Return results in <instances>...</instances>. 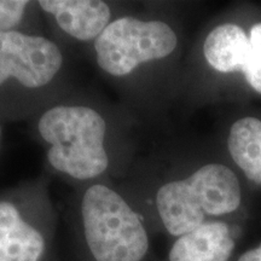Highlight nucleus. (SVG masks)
Masks as SVG:
<instances>
[{"label": "nucleus", "mask_w": 261, "mask_h": 261, "mask_svg": "<svg viewBox=\"0 0 261 261\" xmlns=\"http://www.w3.org/2000/svg\"><path fill=\"white\" fill-rule=\"evenodd\" d=\"M138 116L122 104L73 89L32 119L48 171L74 188L120 184L136 162Z\"/></svg>", "instance_id": "nucleus-1"}, {"label": "nucleus", "mask_w": 261, "mask_h": 261, "mask_svg": "<svg viewBox=\"0 0 261 261\" xmlns=\"http://www.w3.org/2000/svg\"><path fill=\"white\" fill-rule=\"evenodd\" d=\"M75 189L70 223L80 261H150L148 224L117 185Z\"/></svg>", "instance_id": "nucleus-2"}, {"label": "nucleus", "mask_w": 261, "mask_h": 261, "mask_svg": "<svg viewBox=\"0 0 261 261\" xmlns=\"http://www.w3.org/2000/svg\"><path fill=\"white\" fill-rule=\"evenodd\" d=\"M178 45V34L163 19L121 12L89 55L98 73L119 93L120 104L137 115L146 71L173 56Z\"/></svg>", "instance_id": "nucleus-3"}, {"label": "nucleus", "mask_w": 261, "mask_h": 261, "mask_svg": "<svg viewBox=\"0 0 261 261\" xmlns=\"http://www.w3.org/2000/svg\"><path fill=\"white\" fill-rule=\"evenodd\" d=\"M149 204L160 225L178 238L208 223V218L236 211L241 204L240 180L227 166L205 163L187 177L162 182L151 198L135 205L140 212Z\"/></svg>", "instance_id": "nucleus-4"}, {"label": "nucleus", "mask_w": 261, "mask_h": 261, "mask_svg": "<svg viewBox=\"0 0 261 261\" xmlns=\"http://www.w3.org/2000/svg\"><path fill=\"white\" fill-rule=\"evenodd\" d=\"M6 86L14 87L33 119L75 89L67 52L46 34L0 33V90Z\"/></svg>", "instance_id": "nucleus-5"}, {"label": "nucleus", "mask_w": 261, "mask_h": 261, "mask_svg": "<svg viewBox=\"0 0 261 261\" xmlns=\"http://www.w3.org/2000/svg\"><path fill=\"white\" fill-rule=\"evenodd\" d=\"M55 233L56 211L44 177L18 197L0 200V261H55Z\"/></svg>", "instance_id": "nucleus-6"}, {"label": "nucleus", "mask_w": 261, "mask_h": 261, "mask_svg": "<svg viewBox=\"0 0 261 261\" xmlns=\"http://www.w3.org/2000/svg\"><path fill=\"white\" fill-rule=\"evenodd\" d=\"M45 22L51 25L57 41L77 46L89 54L93 42L121 14L122 6L104 0H39Z\"/></svg>", "instance_id": "nucleus-7"}, {"label": "nucleus", "mask_w": 261, "mask_h": 261, "mask_svg": "<svg viewBox=\"0 0 261 261\" xmlns=\"http://www.w3.org/2000/svg\"><path fill=\"white\" fill-rule=\"evenodd\" d=\"M233 249L228 225L212 220L178 237L169 249L167 261H228Z\"/></svg>", "instance_id": "nucleus-8"}, {"label": "nucleus", "mask_w": 261, "mask_h": 261, "mask_svg": "<svg viewBox=\"0 0 261 261\" xmlns=\"http://www.w3.org/2000/svg\"><path fill=\"white\" fill-rule=\"evenodd\" d=\"M249 48V35L240 25L224 23L208 33L202 44V55L215 71L243 73Z\"/></svg>", "instance_id": "nucleus-9"}, {"label": "nucleus", "mask_w": 261, "mask_h": 261, "mask_svg": "<svg viewBox=\"0 0 261 261\" xmlns=\"http://www.w3.org/2000/svg\"><path fill=\"white\" fill-rule=\"evenodd\" d=\"M227 148L244 175L261 185V120L243 117L231 126Z\"/></svg>", "instance_id": "nucleus-10"}, {"label": "nucleus", "mask_w": 261, "mask_h": 261, "mask_svg": "<svg viewBox=\"0 0 261 261\" xmlns=\"http://www.w3.org/2000/svg\"><path fill=\"white\" fill-rule=\"evenodd\" d=\"M42 14L38 2L27 0H0V33L23 32L45 34Z\"/></svg>", "instance_id": "nucleus-11"}, {"label": "nucleus", "mask_w": 261, "mask_h": 261, "mask_svg": "<svg viewBox=\"0 0 261 261\" xmlns=\"http://www.w3.org/2000/svg\"><path fill=\"white\" fill-rule=\"evenodd\" d=\"M250 48L243 69L247 83L261 94V22L254 24L249 34Z\"/></svg>", "instance_id": "nucleus-12"}, {"label": "nucleus", "mask_w": 261, "mask_h": 261, "mask_svg": "<svg viewBox=\"0 0 261 261\" xmlns=\"http://www.w3.org/2000/svg\"><path fill=\"white\" fill-rule=\"evenodd\" d=\"M238 261H261V244L242 254Z\"/></svg>", "instance_id": "nucleus-13"}, {"label": "nucleus", "mask_w": 261, "mask_h": 261, "mask_svg": "<svg viewBox=\"0 0 261 261\" xmlns=\"http://www.w3.org/2000/svg\"><path fill=\"white\" fill-rule=\"evenodd\" d=\"M0 135H2V129H0Z\"/></svg>", "instance_id": "nucleus-14"}]
</instances>
